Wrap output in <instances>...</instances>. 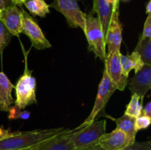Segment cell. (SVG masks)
I'll return each instance as SVG.
<instances>
[{
	"label": "cell",
	"instance_id": "29",
	"mask_svg": "<svg viewBox=\"0 0 151 150\" xmlns=\"http://www.w3.org/2000/svg\"><path fill=\"white\" fill-rule=\"evenodd\" d=\"M145 10H146V13H147V14L151 13V1L150 0H149L148 2H147V4H146Z\"/></svg>",
	"mask_w": 151,
	"mask_h": 150
},
{
	"label": "cell",
	"instance_id": "13",
	"mask_svg": "<svg viewBox=\"0 0 151 150\" xmlns=\"http://www.w3.org/2000/svg\"><path fill=\"white\" fill-rule=\"evenodd\" d=\"M73 129H68L60 135L43 143L36 150H74L73 144L71 141Z\"/></svg>",
	"mask_w": 151,
	"mask_h": 150
},
{
	"label": "cell",
	"instance_id": "16",
	"mask_svg": "<svg viewBox=\"0 0 151 150\" xmlns=\"http://www.w3.org/2000/svg\"><path fill=\"white\" fill-rule=\"evenodd\" d=\"M119 60L122 66V74L128 77L131 70L134 69L136 74L139 71L145 66V63H143L139 53L135 51H133L131 54H128L127 55H124L120 52Z\"/></svg>",
	"mask_w": 151,
	"mask_h": 150
},
{
	"label": "cell",
	"instance_id": "1",
	"mask_svg": "<svg viewBox=\"0 0 151 150\" xmlns=\"http://www.w3.org/2000/svg\"><path fill=\"white\" fill-rule=\"evenodd\" d=\"M67 129L60 127L13 132L10 135L0 138V150H20L32 148L60 135Z\"/></svg>",
	"mask_w": 151,
	"mask_h": 150
},
{
	"label": "cell",
	"instance_id": "15",
	"mask_svg": "<svg viewBox=\"0 0 151 150\" xmlns=\"http://www.w3.org/2000/svg\"><path fill=\"white\" fill-rule=\"evenodd\" d=\"M112 9L113 5L109 4L107 0H93V12L97 13V18L103 28L105 38L111 16Z\"/></svg>",
	"mask_w": 151,
	"mask_h": 150
},
{
	"label": "cell",
	"instance_id": "27",
	"mask_svg": "<svg viewBox=\"0 0 151 150\" xmlns=\"http://www.w3.org/2000/svg\"><path fill=\"white\" fill-rule=\"evenodd\" d=\"M74 150H105L104 149L102 148L98 144H94V145L84 147V148L81 149H75Z\"/></svg>",
	"mask_w": 151,
	"mask_h": 150
},
{
	"label": "cell",
	"instance_id": "4",
	"mask_svg": "<svg viewBox=\"0 0 151 150\" xmlns=\"http://www.w3.org/2000/svg\"><path fill=\"white\" fill-rule=\"evenodd\" d=\"M86 38L88 42V49L92 51L95 56L105 61L106 57V38L100 20L93 15H86L85 28Z\"/></svg>",
	"mask_w": 151,
	"mask_h": 150
},
{
	"label": "cell",
	"instance_id": "6",
	"mask_svg": "<svg viewBox=\"0 0 151 150\" xmlns=\"http://www.w3.org/2000/svg\"><path fill=\"white\" fill-rule=\"evenodd\" d=\"M116 90V86L111 82L110 78L108 76L106 70L104 69L103 78H102L98 87V91H97V97H96L94 107H93L89 116L81 124V126L88 124L91 123L93 121L95 120L99 114L103 112V110H105V107H106L108 101H109L112 94L114 93Z\"/></svg>",
	"mask_w": 151,
	"mask_h": 150
},
{
	"label": "cell",
	"instance_id": "21",
	"mask_svg": "<svg viewBox=\"0 0 151 150\" xmlns=\"http://www.w3.org/2000/svg\"><path fill=\"white\" fill-rule=\"evenodd\" d=\"M13 38V35L7 30L2 22L0 21V54L2 55L3 51Z\"/></svg>",
	"mask_w": 151,
	"mask_h": 150
},
{
	"label": "cell",
	"instance_id": "5",
	"mask_svg": "<svg viewBox=\"0 0 151 150\" xmlns=\"http://www.w3.org/2000/svg\"><path fill=\"white\" fill-rule=\"evenodd\" d=\"M50 7L60 12L70 27H80L84 30L87 14L81 10L76 0H54Z\"/></svg>",
	"mask_w": 151,
	"mask_h": 150
},
{
	"label": "cell",
	"instance_id": "9",
	"mask_svg": "<svg viewBox=\"0 0 151 150\" xmlns=\"http://www.w3.org/2000/svg\"><path fill=\"white\" fill-rule=\"evenodd\" d=\"M119 1L113 4L111 16L106 34V44L108 52L120 50L122 41V25L119 20Z\"/></svg>",
	"mask_w": 151,
	"mask_h": 150
},
{
	"label": "cell",
	"instance_id": "26",
	"mask_svg": "<svg viewBox=\"0 0 151 150\" xmlns=\"http://www.w3.org/2000/svg\"><path fill=\"white\" fill-rule=\"evenodd\" d=\"M142 115H144V116H149V117H151V102L150 101H149L147 104H145L144 108H142Z\"/></svg>",
	"mask_w": 151,
	"mask_h": 150
},
{
	"label": "cell",
	"instance_id": "18",
	"mask_svg": "<svg viewBox=\"0 0 151 150\" xmlns=\"http://www.w3.org/2000/svg\"><path fill=\"white\" fill-rule=\"evenodd\" d=\"M23 4L33 16L45 17L50 13V5L44 0H25Z\"/></svg>",
	"mask_w": 151,
	"mask_h": 150
},
{
	"label": "cell",
	"instance_id": "10",
	"mask_svg": "<svg viewBox=\"0 0 151 150\" xmlns=\"http://www.w3.org/2000/svg\"><path fill=\"white\" fill-rule=\"evenodd\" d=\"M128 88L132 94H137L144 99L151 88V66L145 65L142 69L128 80Z\"/></svg>",
	"mask_w": 151,
	"mask_h": 150
},
{
	"label": "cell",
	"instance_id": "32",
	"mask_svg": "<svg viewBox=\"0 0 151 150\" xmlns=\"http://www.w3.org/2000/svg\"><path fill=\"white\" fill-rule=\"evenodd\" d=\"M107 1L109 3V4H111V5H113V4H115V3L119 1V0H107Z\"/></svg>",
	"mask_w": 151,
	"mask_h": 150
},
{
	"label": "cell",
	"instance_id": "3",
	"mask_svg": "<svg viewBox=\"0 0 151 150\" xmlns=\"http://www.w3.org/2000/svg\"><path fill=\"white\" fill-rule=\"evenodd\" d=\"M106 133V121H93L73 129L71 141L75 149H81L98 144L100 138Z\"/></svg>",
	"mask_w": 151,
	"mask_h": 150
},
{
	"label": "cell",
	"instance_id": "23",
	"mask_svg": "<svg viewBox=\"0 0 151 150\" xmlns=\"http://www.w3.org/2000/svg\"><path fill=\"white\" fill-rule=\"evenodd\" d=\"M151 123V117L141 115L135 119V129L138 132L141 129H147Z\"/></svg>",
	"mask_w": 151,
	"mask_h": 150
},
{
	"label": "cell",
	"instance_id": "7",
	"mask_svg": "<svg viewBox=\"0 0 151 150\" xmlns=\"http://www.w3.org/2000/svg\"><path fill=\"white\" fill-rule=\"evenodd\" d=\"M22 13V30L25 35L29 38L33 47L39 50L52 47L51 44L43 33L41 27L24 9H21Z\"/></svg>",
	"mask_w": 151,
	"mask_h": 150
},
{
	"label": "cell",
	"instance_id": "20",
	"mask_svg": "<svg viewBox=\"0 0 151 150\" xmlns=\"http://www.w3.org/2000/svg\"><path fill=\"white\" fill-rule=\"evenodd\" d=\"M143 99L137 94H132L130 102L126 106L125 114L137 119L142 115L143 108Z\"/></svg>",
	"mask_w": 151,
	"mask_h": 150
},
{
	"label": "cell",
	"instance_id": "17",
	"mask_svg": "<svg viewBox=\"0 0 151 150\" xmlns=\"http://www.w3.org/2000/svg\"><path fill=\"white\" fill-rule=\"evenodd\" d=\"M135 119L134 118L124 114L118 119H114L116 124V128L125 132L131 140L136 141L137 131L135 129Z\"/></svg>",
	"mask_w": 151,
	"mask_h": 150
},
{
	"label": "cell",
	"instance_id": "24",
	"mask_svg": "<svg viewBox=\"0 0 151 150\" xmlns=\"http://www.w3.org/2000/svg\"><path fill=\"white\" fill-rule=\"evenodd\" d=\"M122 150H151V142L150 141L142 142L134 141L133 144Z\"/></svg>",
	"mask_w": 151,
	"mask_h": 150
},
{
	"label": "cell",
	"instance_id": "31",
	"mask_svg": "<svg viewBox=\"0 0 151 150\" xmlns=\"http://www.w3.org/2000/svg\"><path fill=\"white\" fill-rule=\"evenodd\" d=\"M42 144H43V143H42ZM41 144H39V145L36 146L32 147V148H29V149H20V150H36L37 149H38V147H39V146L41 145Z\"/></svg>",
	"mask_w": 151,
	"mask_h": 150
},
{
	"label": "cell",
	"instance_id": "25",
	"mask_svg": "<svg viewBox=\"0 0 151 150\" xmlns=\"http://www.w3.org/2000/svg\"><path fill=\"white\" fill-rule=\"evenodd\" d=\"M147 38H151V13L147 14L146 20L144 24V27L139 39H145Z\"/></svg>",
	"mask_w": 151,
	"mask_h": 150
},
{
	"label": "cell",
	"instance_id": "28",
	"mask_svg": "<svg viewBox=\"0 0 151 150\" xmlns=\"http://www.w3.org/2000/svg\"><path fill=\"white\" fill-rule=\"evenodd\" d=\"M11 4H14L12 2L11 0H0V9L1 10H4L5 7L11 5Z\"/></svg>",
	"mask_w": 151,
	"mask_h": 150
},
{
	"label": "cell",
	"instance_id": "2",
	"mask_svg": "<svg viewBox=\"0 0 151 150\" xmlns=\"http://www.w3.org/2000/svg\"><path fill=\"white\" fill-rule=\"evenodd\" d=\"M24 54V74L18 80L15 87L16 91V100L14 101L15 105L18 106L20 109L24 110L27 106L32 104H37L36 95V80L32 76V71L28 69L27 56L29 51H27L24 49L23 45L21 44Z\"/></svg>",
	"mask_w": 151,
	"mask_h": 150
},
{
	"label": "cell",
	"instance_id": "8",
	"mask_svg": "<svg viewBox=\"0 0 151 150\" xmlns=\"http://www.w3.org/2000/svg\"><path fill=\"white\" fill-rule=\"evenodd\" d=\"M120 50H114L106 54L105 60V70L116 89L124 91L128 85V77L122 74L119 60Z\"/></svg>",
	"mask_w": 151,
	"mask_h": 150
},
{
	"label": "cell",
	"instance_id": "12",
	"mask_svg": "<svg viewBox=\"0 0 151 150\" xmlns=\"http://www.w3.org/2000/svg\"><path fill=\"white\" fill-rule=\"evenodd\" d=\"M3 24L13 36L19 37L22 30V10L16 4H11L2 10L1 19Z\"/></svg>",
	"mask_w": 151,
	"mask_h": 150
},
{
	"label": "cell",
	"instance_id": "19",
	"mask_svg": "<svg viewBox=\"0 0 151 150\" xmlns=\"http://www.w3.org/2000/svg\"><path fill=\"white\" fill-rule=\"evenodd\" d=\"M134 51L139 53L145 65H151V38L139 39Z\"/></svg>",
	"mask_w": 151,
	"mask_h": 150
},
{
	"label": "cell",
	"instance_id": "11",
	"mask_svg": "<svg viewBox=\"0 0 151 150\" xmlns=\"http://www.w3.org/2000/svg\"><path fill=\"white\" fill-rule=\"evenodd\" d=\"M134 142L125 132L116 128L110 133H105L98 144L105 150H122Z\"/></svg>",
	"mask_w": 151,
	"mask_h": 150
},
{
	"label": "cell",
	"instance_id": "33",
	"mask_svg": "<svg viewBox=\"0 0 151 150\" xmlns=\"http://www.w3.org/2000/svg\"><path fill=\"white\" fill-rule=\"evenodd\" d=\"M1 13H2V10L0 9V19H1Z\"/></svg>",
	"mask_w": 151,
	"mask_h": 150
},
{
	"label": "cell",
	"instance_id": "14",
	"mask_svg": "<svg viewBox=\"0 0 151 150\" xmlns=\"http://www.w3.org/2000/svg\"><path fill=\"white\" fill-rule=\"evenodd\" d=\"M13 84L7 75L0 71V110L8 112L9 109L14 102L12 96Z\"/></svg>",
	"mask_w": 151,
	"mask_h": 150
},
{
	"label": "cell",
	"instance_id": "22",
	"mask_svg": "<svg viewBox=\"0 0 151 150\" xmlns=\"http://www.w3.org/2000/svg\"><path fill=\"white\" fill-rule=\"evenodd\" d=\"M9 116L8 118L10 119H29L30 117V113L27 110H23L22 111V109L19 108L18 106L14 105L13 107H10L8 110Z\"/></svg>",
	"mask_w": 151,
	"mask_h": 150
},
{
	"label": "cell",
	"instance_id": "30",
	"mask_svg": "<svg viewBox=\"0 0 151 150\" xmlns=\"http://www.w3.org/2000/svg\"><path fill=\"white\" fill-rule=\"evenodd\" d=\"M25 0H11L12 2L17 6H22L24 4Z\"/></svg>",
	"mask_w": 151,
	"mask_h": 150
}]
</instances>
